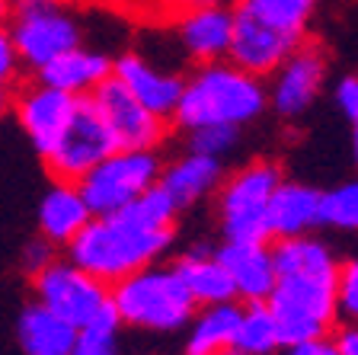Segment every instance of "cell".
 Here are the masks:
<instances>
[{
	"label": "cell",
	"mask_w": 358,
	"mask_h": 355,
	"mask_svg": "<svg viewBox=\"0 0 358 355\" xmlns=\"http://www.w3.org/2000/svg\"><path fill=\"white\" fill-rule=\"evenodd\" d=\"M221 179H224L221 160L182 151V154H176L173 160H164L157 186L170 195V202L179 208V215H182L189 208L201 205L205 199H211V195L217 193Z\"/></svg>",
	"instance_id": "obj_17"
},
{
	"label": "cell",
	"mask_w": 358,
	"mask_h": 355,
	"mask_svg": "<svg viewBox=\"0 0 358 355\" xmlns=\"http://www.w3.org/2000/svg\"><path fill=\"white\" fill-rule=\"evenodd\" d=\"M32 291L36 304H42L45 311H52L74 330L96 317L99 307L109 301V288L103 281L77 269L71 259H55L38 275H32Z\"/></svg>",
	"instance_id": "obj_12"
},
{
	"label": "cell",
	"mask_w": 358,
	"mask_h": 355,
	"mask_svg": "<svg viewBox=\"0 0 358 355\" xmlns=\"http://www.w3.org/2000/svg\"><path fill=\"white\" fill-rule=\"evenodd\" d=\"M109 10H115L122 20L134 22V26H157L173 16L176 0H112Z\"/></svg>",
	"instance_id": "obj_28"
},
{
	"label": "cell",
	"mask_w": 358,
	"mask_h": 355,
	"mask_svg": "<svg viewBox=\"0 0 358 355\" xmlns=\"http://www.w3.org/2000/svg\"><path fill=\"white\" fill-rule=\"evenodd\" d=\"M22 77H26V71H22L20 55H16V48H13L10 29L0 26V90H10V93H13Z\"/></svg>",
	"instance_id": "obj_29"
},
{
	"label": "cell",
	"mask_w": 358,
	"mask_h": 355,
	"mask_svg": "<svg viewBox=\"0 0 358 355\" xmlns=\"http://www.w3.org/2000/svg\"><path fill=\"white\" fill-rule=\"evenodd\" d=\"M7 29L26 77L90 42L87 10L74 0H10Z\"/></svg>",
	"instance_id": "obj_5"
},
{
	"label": "cell",
	"mask_w": 358,
	"mask_h": 355,
	"mask_svg": "<svg viewBox=\"0 0 358 355\" xmlns=\"http://www.w3.org/2000/svg\"><path fill=\"white\" fill-rule=\"evenodd\" d=\"M282 179V167L272 160H250L234 173H224L215 193V215L224 244H272L266 208Z\"/></svg>",
	"instance_id": "obj_7"
},
{
	"label": "cell",
	"mask_w": 358,
	"mask_h": 355,
	"mask_svg": "<svg viewBox=\"0 0 358 355\" xmlns=\"http://www.w3.org/2000/svg\"><path fill=\"white\" fill-rule=\"evenodd\" d=\"M112 81H119L144 109L170 122L173 109L179 103V93H182L186 67L164 61L160 55H150L141 45L128 42L112 58Z\"/></svg>",
	"instance_id": "obj_11"
},
{
	"label": "cell",
	"mask_w": 358,
	"mask_h": 355,
	"mask_svg": "<svg viewBox=\"0 0 358 355\" xmlns=\"http://www.w3.org/2000/svg\"><path fill=\"white\" fill-rule=\"evenodd\" d=\"M90 208L83 202L77 183H61V179H52V186L42 193V202H38L36 211V228L38 237L48 240V244L58 250V246H67L90 224Z\"/></svg>",
	"instance_id": "obj_20"
},
{
	"label": "cell",
	"mask_w": 358,
	"mask_h": 355,
	"mask_svg": "<svg viewBox=\"0 0 358 355\" xmlns=\"http://www.w3.org/2000/svg\"><path fill=\"white\" fill-rule=\"evenodd\" d=\"M173 269L179 272V279L186 285L189 298L195 301V307L237 301L231 279H227L224 266L217 263L211 244H199V246H189L186 253H179V256L173 259Z\"/></svg>",
	"instance_id": "obj_21"
},
{
	"label": "cell",
	"mask_w": 358,
	"mask_h": 355,
	"mask_svg": "<svg viewBox=\"0 0 358 355\" xmlns=\"http://www.w3.org/2000/svg\"><path fill=\"white\" fill-rule=\"evenodd\" d=\"M275 263V285L266 298V307L275 320L282 349L301 342L327 340L336 326V295H339V272L343 259L317 234L291 237L272 244Z\"/></svg>",
	"instance_id": "obj_1"
},
{
	"label": "cell",
	"mask_w": 358,
	"mask_h": 355,
	"mask_svg": "<svg viewBox=\"0 0 358 355\" xmlns=\"http://www.w3.org/2000/svg\"><path fill=\"white\" fill-rule=\"evenodd\" d=\"M74 4L83 10H99V7H109L112 0H74Z\"/></svg>",
	"instance_id": "obj_35"
},
{
	"label": "cell",
	"mask_w": 358,
	"mask_h": 355,
	"mask_svg": "<svg viewBox=\"0 0 358 355\" xmlns=\"http://www.w3.org/2000/svg\"><path fill=\"white\" fill-rule=\"evenodd\" d=\"M87 99L96 106V112L103 116L106 125H109L119 151H160L166 141H170V134H173L170 122L154 116L150 109H144V106L138 103L119 81H112V77Z\"/></svg>",
	"instance_id": "obj_13"
},
{
	"label": "cell",
	"mask_w": 358,
	"mask_h": 355,
	"mask_svg": "<svg viewBox=\"0 0 358 355\" xmlns=\"http://www.w3.org/2000/svg\"><path fill=\"white\" fill-rule=\"evenodd\" d=\"M125 326L119 323L112 304L106 301L99 307V314L93 320L77 330L74 336V346H71V355H119V336Z\"/></svg>",
	"instance_id": "obj_25"
},
{
	"label": "cell",
	"mask_w": 358,
	"mask_h": 355,
	"mask_svg": "<svg viewBox=\"0 0 358 355\" xmlns=\"http://www.w3.org/2000/svg\"><path fill=\"white\" fill-rule=\"evenodd\" d=\"M173 48L189 67L227 61L234 36L231 7H179L164 22Z\"/></svg>",
	"instance_id": "obj_14"
},
{
	"label": "cell",
	"mask_w": 358,
	"mask_h": 355,
	"mask_svg": "<svg viewBox=\"0 0 358 355\" xmlns=\"http://www.w3.org/2000/svg\"><path fill=\"white\" fill-rule=\"evenodd\" d=\"M10 99H13V93H10V90H0V118L10 112Z\"/></svg>",
	"instance_id": "obj_36"
},
{
	"label": "cell",
	"mask_w": 358,
	"mask_h": 355,
	"mask_svg": "<svg viewBox=\"0 0 358 355\" xmlns=\"http://www.w3.org/2000/svg\"><path fill=\"white\" fill-rule=\"evenodd\" d=\"M320 0H234L227 61L266 81L298 45L313 39Z\"/></svg>",
	"instance_id": "obj_3"
},
{
	"label": "cell",
	"mask_w": 358,
	"mask_h": 355,
	"mask_svg": "<svg viewBox=\"0 0 358 355\" xmlns=\"http://www.w3.org/2000/svg\"><path fill=\"white\" fill-rule=\"evenodd\" d=\"M77 330L64 320H58L42 304H26L16 320V340L22 355H71Z\"/></svg>",
	"instance_id": "obj_23"
},
{
	"label": "cell",
	"mask_w": 358,
	"mask_h": 355,
	"mask_svg": "<svg viewBox=\"0 0 358 355\" xmlns=\"http://www.w3.org/2000/svg\"><path fill=\"white\" fill-rule=\"evenodd\" d=\"M329 81V55L317 39L298 45L282 64L266 77L268 112H275L285 122L307 116L313 103L323 97Z\"/></svg>",
	"instance_id": "obj_9"
},
{
	"label": "cell",
	"mask_w": 358,
	"mask_h": 355,
	"mask_svg": "<svg viewBox=\"0 0 358 355\" xmlns=\"http://www.w3.org/2000/svg\"><path fill=\"white\" fill-rule=\"evenodd\" d=\"M339 355H358V323H343L333 340Z\"/></svg>",
	"instance_id": "obj_31"
},
{
	"label": "cell",
	"mask_w": 358,
	"mask_h": 355,
	"mask_svg": "<svg viewBox=\"0 0 358 355\" xmlns=\"http://www.w3.org/2000/svg\"><path fill=\"white\" fill-rule=\"evenodd\" d=\"M164 157L160 151H112L103 163H96L87 176L77 179L90 215L106 218L131 205L160 179Z\"/></svg>",
	"instance_id": "obj_8"
},
{
	"label": "cell",
	"mask_w": 358,
	"mask_h": 355,
	"mask_svg": "<svg viewBox=\"0 0 358 355\" xmlns=\"http://www.w3.org/2000/svg\"><path fill=\"white\" fill-rule=\"evenodd\" d=\"M58 259V253H55V246L48 244V240H42V237H36L32 244H26V250H22V272L29 275H38L48 263H55Z\"/></svg>",
	"instance_id": "obj_30"
},
{
	"label": "cell",
	"mask_w": 358,
	"mask_h": 355,
	"mask_svg": "<svg viewBox=\"0 0 358 355\" xmlns=\"http://www.w3.org/2000/svg\"><path fill=\"white\" fill-rule=\"evenodd\" d=\"M176 224L179 208L160 186H150L115 215L90 218L87 228L64 246V259L112 288L125 275L160 263L176 240Z\"/></svg>",
	"instance_id": "obj_2"
},
{
	"label": "cell",
	"mask_w": 358,
	"mask_h": 355,
	"mask_svg": "<svg viewBox=\"0 0 358 355\" xmlns=\"http://www.w3.org/2000/svg\"><path fill=\"white\" fill-rule=\"evenodd\" d=\"M320 189L285 176L266 208L268 240H291V237L317 234L320 228Z\"/></svg>",
	"instance_id": "obj_18"
},
{
	"label": "cell",
	"mask_w": 358,
	"mask_h": 355,
	"mask_svg": "<svg viewBox=\"0 0 358 355\" xmlns=\"http://www.w3.org/2000/svg\"><path fill=\"white\" fill-rule=\"evenodd\" d=\"M266 112V81L240 71L234 61H215L186 71L170 125L179 134L208 125H231L243 132Z\"/></svg>",
	"instance_id": "obj_4"
},
{
	"label": "cell",
	"mask_w": 358,
	"mask_h": 355,
	"mask_svg": "<svg viewBox=\"0 0 358 355\" xmlns=\"http://www.w3.org/2000/svg\"><path fill=\"white\" fill-rule=\"evenodd\" d=\"M217 263L224 266L240 304H266L275 285L272 244H221L215 246Z\"/></svg>",
	"instance_id": "obj_16"
},
{
	"label": "cell",
	"mask_w": 358,
	"mask_h": 355,
	"mask_svg": "<svg viewBox=\"0 0 358 355\" xmlns=\"http://www.w3.org/2000/svg\"><path fill=\"white\" fill-rule=\"evenodd\" d=\"M179 7H234V0H176Z\"/></svg>",
	"instance_id": "obj_33"
},
{
	"label": "cell",
	"mask_w": 358,
	"mask_h": 355,
	"mask_svg": "<svg viewBox=\"0 0 358 355\" xmlns=\"http://www.w3.org/2000/svg\"><path fill=\"white\" fill-rule=\"evenodd\" d=\"M285 355H339L333 340H317V342H301V346L285 349Z\"/></svg>",
	"instance_id": "obj_32"
},
{
	"label": "cell",
	"mask_w": 358,
	"mask_h": 355,
	"mask_svg": "<svg viewBox=\"0 0 358 355\" xmlns=\"http://www.w3.org/2000/svg\"><path fill=\"white\" fill-rule=\"evenodd\" d=\"M186 141V151L192 154H201V157H211V160H227L234 151L240 148L243 141V132L240 128H231V125H208V128H195V132H186L182 134Z\"/></svg>",
	"instance_id": "obj_27"
},
{
	"label": "cell",
	"mask_w": 358,
	"mask_h": 355,
	"mask_svg": "<svg viewBox=\"0 0 358 355\" xmlns=\"http://www.w3.org/2000/svg\"><path fill=\"white\" fill-rule=\"evenodd\" d=\"M282 349L275 320L266 304H243L231 355H275Z\"/></svg>",
	"instance_id": "obj_24"
},
{
	"label": "cell",
	"mask_w": 358,
	"mask_h": 355,
	"mask_svg": "<svg viewBox=\"0 0 358 355\" xmlns=\"http://www.w3.org/2000/svg\"><path fill=\"white\" fill-rule=\"evenodd\" d=\"M77 103L80 99L48 87L38 77H22L20 87L13 90L10 112H13L16 125L22 128V134L29 138L32 151L38 157H45L55 148V141L61 138V132L67 128V122L74 118Z\"/></svg>",
	"instance_id": "obj_15"
},
{
	"label": "cell",
	"mask_w": 358,
	"mask_h": 355,
	"mask_svg": "<svg viewBox=\"0 0 358 355\" xmlns=\"http://www.w3.org/2000/svg\"><path fill=\"white\" fill-rule=\"evenodd\" d=\"M240 311H243L240 301L201 307V311L189 320L186 355H231L234 336H237V323H240Z\"/></svg>",
	"instance_id": "obj_22"
},
{
	"label": "cell",
	"mask_w": 358,
	"mask_h": 355,
	"mask_svg": "<svg viewBox=\"0 0 358 355\" xmlns=\"http://www.w3.org/2000/svg\"><path fill=\"white\" fill-rule=\"evenodd\" d=\"M112 58H115L112 52L87 42V45H80V48H71L67 55H61L58 61H52L45 71H38V74H32V77L45 81L48 87L61 90L67 97L87 99L112 77Z\"/></svg>",
	"instance_id": "obj_19"
},
{
	"label": "cell",
	"mask_w": 358,
	"mask_h": 355,
	"mask_svg": "<svg viewBox=\"0 0 358 355\" xmlns=\"http://www.w3.org/2000/svg\"><path fill=\"white\" fill-rule=\"evenodd\" d=\"M109 304L122 326L144 333H176L195 317V301L173 263H154L115 281L109 288Z\"/></svg>",
	"instance_id": "obj_6"
},
{
	"label": "cell",
	"mask_w": 358,
	"mask_h": 355,
	"mask_svg": "<svg viewBox=\"0 0 358 355\" xmlns=\"http://www.w3.org/2000/svg\"><path fill=\"white\" fill-rule=\"evenodd\" d=\"M320 228L358 234V179L339 183L320 195Z\"/></svg>",
	"instance_id": "obj_26"
},
{
	"label": "cell",
	"mask_w": 358,
	"mask_h": 355,
	"mask_svg": "<svg viewBox=\"0 0 358 355\" xmlns=\"http://www.w3.org/2000/svg\"><path fill=\"white\" fill-rule=\"evenodd\" d=\"M112 151H119V148H115V138H112L109 125L103 122L96 106L90 103V99H80L74 109V118L67 122L61 138L55 141V148L42 157V163L52 179L77 183L96 163H103Z\"/></svg>",
	"instance_id": "obj_10"
},
{
	"label": "cell",
	"mask_w": 358,
	"mask_h": 355,
	"mask_svg": "<svg viewBox=\"0 0 358 355\" xmlns=\"http://www.w3.org/2000/svg\"><path fill=\"white\" fill-rule=\"evenodd\" d=\"M10 20V0H0V26H7Z\"/></svg>",
	"instance_id": "obj_37"
},
{
	"label": "cell",
	"mask_w": 358,
	"mask_h": 355,
	"mask_svg": "<svg viewBox=\"0 0 358 355\" xmlns=\"http://www.w3.org/2000/svg\"><path fill=\"white\" fill-rule=\"evenodd\" d=\"M349 125H352V157H355V167H358V109L349 116Z\"/></svg>",
	"instance_id": "obj_34"
}]
</instances>
